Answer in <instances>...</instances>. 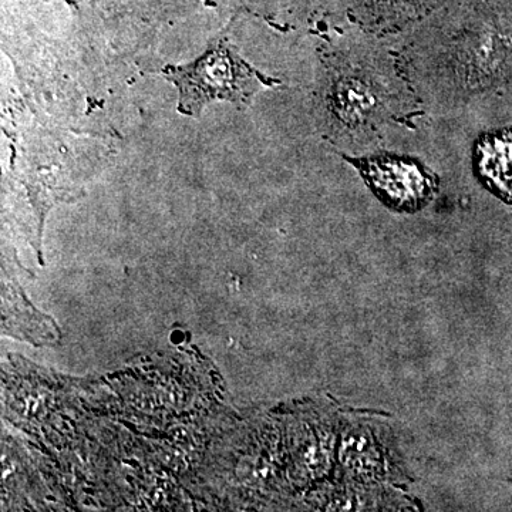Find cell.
Wrapping results in <instances>:
<instances>
[{"label":"cell","mask_w":512,"mask_h":512,"mask_svg":"<svg viewBox=\"0 0 512 512\" xmlns=\"http://www.w3.org/2000/svg\"><path fill=\"white\" fill-rule=\"evenodd\" d=\"M3 333L36 346L53 343L59 338L55 320L40 315L26 301L19 285L10 284L3 288Z\"/></svg>","instance_id":"obj_7"},{"label":"cell","mask_w":512,"mask_h":512,"mask_svg":"<svg viewBox=\"0 0 512 512\" xmlns=\"http://www.w3.org/2000/svg\"><path fill=\"white\" fill-rule=\"evenodd\" d=\"M493 0H450L414 26L419 46L412 66L424 87L447 97L481 92L500 82L510 67V37Z\"/></svg>","instance_id":"obj_1"},{"label":"cell","mask_w":512,"mask_h":512,"mask_svg":"<svg viewBox=\"0 0 512 512\" xmlns=\"http://www.w3.org/2000/svg\"><path fill=\"white\" fill-rule=\"evenodd\" d=\"M345 160L390 210L413 214L426 208L439 192L437 175L414 158L373 154Z\"/></svg>","instance_id":"obj_4"},{"label":"cell","mask_w":512,"mask_h":512,"mask_svg":"<svg viewBox=\"0 0 512 512\" xmlns=\"http://www.w3.org/2000/svg\"><path fill=\"white\" fill-rule=\"evenodd\" d=\"M450 0H338V9L353 25L372 35L414 28Z\"/></svg>","instance_id":"obj_5"},{"label":"cell","mask_w":512,"mask_h":512,"mask_svg":"<svg viewBox=\"0 0 512 512\" xmlns=\"http://www.w3.org/2000/svg\"><path fill=\"white\" fill-rule=\"evenodd\" d=\"M163 73L177 87L178 110L187 116H198L214 100L248 106L262 87L278 84V80L264 76L245 62L225 39L215 40L194 62L167 66Z\"/></svg>","instance_id":"obj_3"},{"label":"cell","mask_w":512,"mask_h":512,"mask_svg":"<svg viewBox=\"0 0 512 512\" xmlns=\"http://www.w3.org/2000/svg\"><path fill=\"white\" fill-rule=\"evenodd\" d=\"M474 160L484 187L512 204V127L490 131L478 138Z\"/></svg>","instance_id":"obj_6"},{"label":"cell","mask_w":512,"mask_h":512,"mask_svg":"<svg viewBox=\"0 0 512 512\" xmlns=\"http://www.w3.org/2000/svg\"><path fill=\"white\" fill-rule=\"evenodd\" d=\"M394 69L379 53H329L315 96L316 119L325 137L340 146H366L387 124L416 116V100Z\"/></svg>","instance_id":"obj_2"},{"label":"cell","mask_w":512,"mask_h":512,"mask_svg":"<svg viewBox=\"0 0 512 512\" xmlns=\"http://www.w3.org/2000/svg\"><path fill=\"white\" fill-rule=\"evenodd\" d=\"M259 3L262 8L271 10H313L319 6H336L338 8V0H254Z\"/></svg>","instance_id":"obj_8"}]
</instances>
